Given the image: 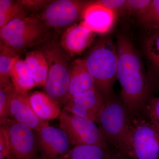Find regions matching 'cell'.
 Returning <instances> with one entry per match:
<instances>
[{
    "label": "cell",
    "mask_w": 159,
    "mask_h": 159,
    "mask_svg": "<svg viewBox=\"0 0 159 159\" xmlns=\"http://www.w3.org/2000/svg\"><path fill=\"white\" fill-rule=\"evenodd\" d=\"M25 61L36 86L44 88L48 77V65L42 51L40 50L28 52Z\"/></svg>",
    "instance_id": "e0dca14e"
},
{
    "label": "cell",
    "mask_w": 159,
    "mask_h": 159,
    "mask_svg": "<svg viewBox=\"0 0 159 159\" xmlns=\"http://www.w3.org/2000/svg\"><path fill=\"white\" fill-rule=\"evenodd\" d=\"M36 134L42 159H64L73 148L66 134L60 128L48 125Z\"/></svg>",
    "instance_id": "30bf717a"
},
{
    "label": "cell",
    "mask_w": 159,
    "mask_h": 159,
    "mask_svg": "<svg viewBox=\"0 0 159 159\" xmlns=\"http://www.w3.org/2000/svg\"><path fill=\"white\" fill-rule=\"evenodd\" d=\"M15 91L11 84L0 88V119L9 118L11 98Z\"/></svg>",
    "instance_id": "cb8c5ba5"
},
{
    "label": "cell",
    "mask_w": 159,
    "mask_h": 159,
    "mask_svg": "<svg viewBox=\"0 0 159 159\" xmlns=\"http://www.w3.org/2000/svg\"><path fill=\"white\" fill-rule=\"evenodd\" d=\"M151 2V0H127L126 9L138 15L139 17L145 12Z\"/></svg>",
    "instance_id": "484cf974"
},
{
    "label": "cell",
    "mask_w": 159,
    "mask_h": 159,
    "mask_svg": "<svg viewBox=\"0 0 159 159\" xmlns=\"http://www.w3.org/2000/svg\"><path fill=\"white\" fill-rule=\"evenodd\" d=\"M37 159H42L41 158H38Z\"/></svg>",
    "instance_id": "4dcf8cb0"
},
{
    "label": "cell",
    "mask_w": 159,
    "mask_h": 159,
    "mask_svg": "<svg viewBox=\"0 0 159 159\" xmlns=\"http://www.w3.org/2000/svg\"><path fill=\"white\" fill-rule=\"evenodd\" d=\"M132 117L121 99L112 97L106 101L96 120L107 144L122 153L129 132Z\"/></svg>",
    "instance_id": "277c9868"
},
{
    "label": "cell",
    "mask_w": 159,
    "mask_h": 159,
    "mask_svg": "<svg viewBox=\"0 0 159 159\" xmlns=\"http://www.w3.org/2000/svg\"><path fill=\"white\" fill-rule=\"evenodd\" d=\"M5 129L11 148L10 159H37L39 152L36 132L10 118L0 119Z\"/></svg>",
    "instance_id": "ba28073f"
},
{
    "label": "cell",
    "mask_w": 159,
    "mask_h": 159,
    "mask_svg": "<svg viewBox=\"0 0 159 159\" xmlns=\"http://www.w3.org/2000/svg\"><path fill=\"white\" fill-rule=\"evenodd\" d=\"M9 118L28 126L35 132L49 125L48 122L43 121L35 113L30 104L28 94L20 93L16 90L11 98Z\"/></svg>",
    "instance_id": "7c38bea8"
},
{
    "label": "cell",
    "mask_w": 159,
    "mask_h": 159,
    "mask_svg": "<svg viewBox=\"0 0 159 159\" xmlns=\"http://www.w3.org/2000/svg\"><path fill=\"white\" fill-rule=\"evenodd\" d=\"M144 50L154 81L159 86V29L152 30L144 43Z\"/></svg>",
    "instance_id": "d6986e66"
},
{
    "label": "cell",
    "mask_w": 159,
    "mask_h": 159,
    "mask_svg": "<svg viewBox=\"0 0 159 159\" xmlns=\"http://www.w3.org/2000/svg\"><path fill=\"white\" fill-rule=\"evenodd\" d=\"M94 88L93 79L87 67L84 60H74L71 65L68 95L66 102L71 97Z\"/></svg>",
    "instance_id": "9a60e30c"
},
{
    "label": "cell",
    "mask_w": 159,
    "mask_h": 159,
    "mask_svg": "<svg viewBox=\"0 0 159 159\" xmlns=\"http://www.w3.org/2000/svg\"><path fill=\"white\" fill-rule=\"evenodd\" d=\"M27 11L18 1H0V29L17 19L27 17Z\"/></svg>",
    "instance_id": "7402d4cb"
},
{
    "label": "cell",
    "mask_w": 159,
    "mask_h": 159,
    "mask_svg": "<svg viewBox=\"0 0 159 159\" xmlns=\"http://www.w3.org/2000/svg\"><path fill=\"white\" fill-rule=\"evenodd\" d=\"M126 1L127 0H100L97 2L116 13L122 9H126Z\"/></svg>",
    "instance_id": "f1b7e54d"
},
{
    "label": "cell",
    "mask_w": 159,
    "mask_h": 159,
    "mask_svg": "<svg viewBox=\"0 0 159 159\" xmlns=\"http://www.w3.org/2000/svg\"><path fill=\"white\" fill-rule=\"evenodd\" d=\"M26 11H38L44 8L49 3V1L44 0H21L18 1Z\"/></svg>",
    "instance_id": "83f0119b"
},
{
    "label": "cell",
    "mask_w": 159,
    "mask_h": 159,
    "mask_svg": "<svg viewBox=\"0 0 159 159\" xmlns=\"http://www.w3.org/2000/svg\"><path fill=\"white\" fill-rule=\"evenodd\" d=\"M29 99L33 111L43 121L59 118L61 112L60 107L45 93L34 92L29 96Z\"/></svg>",
    "instance_id": "2e32d148"
},
{
    "label": "cell",
    "mask_w": 159,
    "mask_h": 159,
    "mask_svg": "<svg viewBox=\"0 0 159 159\" xmlns=\"http://www.w3.org/2000/svg\"><path fill=\"white\" fill-rule=\"evenodd\" d=\"M111 151L95 145L74 146L64 159H108Z\"/></svg>",
    "instance_id": "44dd1931"
},
{
    "label": "cell",
    "mask_w": 159,
    "mask_h": 159,
    "mask_svg": "<svg viewBox=\"0 0 159 159\" xmlns=\"http://www.w3.org/2000/svg\"><path fill=\"white\" fill-rule=\"evenodd\" d=\"M93 34L81 22L74 24L65 31L60 43L70 56L79 54L93 42Z\"/></svg>",
    "instance_id": "5bb4252c"
},
{
    "label": "cell",
    "mask_w": 159,
    "mask_h": 159,
    "mask_svg": "<svg viewBox=\"0 0 159 159\" xmlns=\"http://www.w3.org/2000/svg\"><path fill=\"white\" fill-rule=\"evenodd\" d=\"M105 102L101 94L94 88L68 99L64 110L95 122Z\"/></svg>",
    "instance_id": "8fae6325"
},
{
    "label": "cell",
    "mask_w": 159,
    "mask_h": 159,
    "mask_svg": "<svg viewBox=\"0 0 159 159\" xmlns=\"http://www.w3.org/2000/svg\"><path fill=\"white\" fill-rule=\"evenodd\" d=\"M84 60L93 79L96 89L105 101L111 99L117 79L118 55L116 45L108 39H101Z\"/></svg>",
    "instance_id": "7a4b0ae2"
},
{
    "label": "cell",
    "mask_w": 159,
    "mask_h": 159,
    "mask_svg": "<svg viewBox=\"0 0 159 159\" xmlns=\"http://www.w3.org/2000/svg\"><path fill=\"white\" fill-rule=\"evenodd\" d=\"M139 18L141 23L151 30L159 29V0H151L147 9Z\"/></svg>",
    "instance_id": "603a6c76"
},
{
    "label": "cell",
    "mask_w": 159,
    "mask_h": 159,
    "mask_svg": "<svg viewBox=\"0 0 159 159\" xmlns=\"http://www.w3.org/2000/svg\"><path fill=\"white\" fill-rule=\"evenodd\" d=\"M59 119L60 128L66 134L73 146L95 145L109 149L107 142L94 121L64 110Z\"/></svg>",
    "instance_id": "52a82bcc"
},
{
    "label": "cell",
    "mask_w": 159,
    "mask_h": 159,
    "mask_svg": "<svg viewBox=\"0 0 159 159\" xmlns=\"http://www.w3.org/2000/svg\"><path fill=\"white\" fill-rule=\"evenodd\" d=\"M20 58L18 52L6 46L0 45V88L10 85V72L14 63Z\"/></svg>",
    "instance_id": "ffe728a7"
},
{
    "label": "cell",
    "mask_w": 159,
    "mask_h": 159,
    "mask_svg": "<svg viewBox=\"0 0 159 159\" xmlns=\"http://www.w3.org/2000/svg\"><path fill=\"white\" fill-rule=\"evenodd\" d=\"M108 159H126L124 156L118 151L112 152L111 151Z\"/></svg>",
    "instance_id": "f546056e"
},
{
    "label": "cell",
    "mask_w": 159,
    "mask_h": 159,
    "mask_svg": "<svg viewBox=\"0 0 159 159\" xmlns=\"http://www.w3.org/2000/svg\"><path fill=\"white\" fill-rule=\"evenodd\" d=\"M11 148L7 132L2 126L0 127V159H10Z\"/></svg>",
    "instance_id": "4316f807"
},
{
    "label": "cell",
    "mask_w": 159,
    "mask_h": 159,
    "mask_svg": "<svg viewBox=\"0 0 159 159\" xmlns=\"http://www.w3.org/2000/svg\"><path fill=\"white\" fill-rule=\"evenodd\" d=\"M116 13L97 2H89L82 16L81 23L93 33L104 34L113 25Z\"/></svg>",
    "instance_id": "4fadbf2b"
},
{
    "label": "cell",
    "mask_w": 159,
    "mask_h": 159,
    "mask_svg": "<svg viewBox=\"0 0 159 159\" xmlns=\"http://www.w3.org/2000/svg\"><path fill=\"white\" fill-rule=\"evenodd\" d=\"M10 78L11 84L17 93L27 94L28 92L36 86L25 60L20 58L15 61L11 68Z\"/></svg>",
    "instance_id": "ac0fdd59"
},
{
    "label": "cell",
    "mask_w": 159,
    "mask_h": 159,
    "mask_svg": "<svg viewBox=\"0 0 159 159\" xmlns=\"http://www.w3.org/2000/svg\"><path fill=\"white\" fill-rule=\"evenodd\" d=\"M116 47L117 79L121 86V99L133 118L142 113L150 99V84L130 39L125 34H119Z\"/></svg>",
    "instance_id": "6da1fadb"
},
{
    "label": "cell",
    "mask_w": 159,
    "mask_h": 159,
    "mask_svg": "<svg viewBox=\"0 0 159 159\" xmlns=\"http://www.w3.org/2000/svg\"><path fill=\"white\" fill-rule=\"evenodd\" d=\"M142 113L144 116L153 122L159 129V95L150 97Z\"/></svg>",
    "instance_id": "d4e9b609"
},
{
    "label": "cell",
    "mask_w": 159,
    "mask_h": 159,
    "mask_svg": "<svg viewBox=\"0 0 159 159\" xmlns=\"http://www.w3.org/2000/svg\"><path fill=\"white\" fill-rule=\"evenodd\" d=\"M48 65V77L44 89L60 107L63 106L68 95L72 63L70 55L60 43L52 40L41 49Z\"/></svg>",
    "instance_id": "3957f363"
},
{
    "label": "cell",
    "mask_w": 159,
    "mask_h": 159,
    "mask_svg": "<svg viewBox=\"0 0 159 159\" xmlns=\"http://www.w3.org/2000/svg\"><path fill=\"white\" fill-rule=\"evenodd\" d=\"M89 3L78 0L51 1L38 18L49 28L67 27L82 19L83 13Z\"/></svg>",
    "instance_id": "9c48e42d"
},
{
    "label": "cell",
    "mask_w": 159,
    "mask_h": 159,
    "mask_svg": "<svg viewBox=\"0 0 159 159\" xmlns=\"http://www.w3.org/2000/svg\"><path fill=\"white\" fill-rule=\"evenodd\" d=\"M48 28L37 17L17 19L0 29L1 41L19 53L43 41Z\"/></svg>",
    "instance_id": "8992f818"
},
{
    "label": "cell",
    "mask_w": 159,
    "mask_h": 159,
    "mask_svg": "<svg viewBox=\"0 0 159 159\" xmlns=\"http://www.w3.org/2000/svg\"><path fill=\"white\" fill-rule=\"evenodd\" d=\"M126 159H159V129L141 115L132 118L125 148Z\"/></svg>",
    "instance_id": "5b68a950"
}]
</instances>
